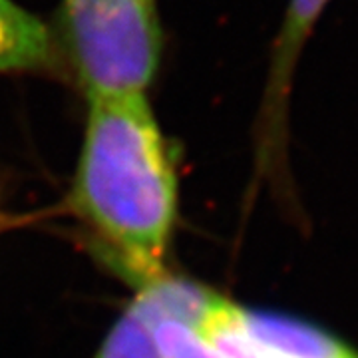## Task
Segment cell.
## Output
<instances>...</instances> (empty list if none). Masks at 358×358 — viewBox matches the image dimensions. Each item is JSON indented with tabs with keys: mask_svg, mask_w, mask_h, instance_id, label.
<instances>
[{
	"mask_svg": "<svg viewBox=\"0 0 358 358\" xmlns=\"http://www.w3.org/2000/svg\"><path fill=\"white\" fill-rule=\"evenodd\" d=\"M86 103L66 207L98 257L138 291L169 275L179 207L173 152L148 92L92 96Z\"/></svg>",
	"mask_w": 358,
	"mask_h": 358,
	"instance_id": "1",
	"label": "cell"
},
{
	"mask_svg": "<svg viewBox=\"0 0 358 358\" xmlns=\"http://www.w3.org/2000/svg\"><path fill=\"white\" fill-rule=\"evenodd\" d=\"M209 293L201 285L173 275L141 287L108 331L94 358H162L155 338L157 320L166 313L203 307Z\"/></svg>",
	"mask_w": 358,
	"mask_h": 358,
	"instance_id": "4",
	"label": "cell"
},
{
	"mask_svg": "<svg viewBox=\"0 0 358 358\" xmlns=\"http://www.w3.org/2000/svg\"><path fill=\"white\" fill-rule=\"evenodd\" d=\"M68 78L54 28L14 0H0V76Z\"/></svg>",
	"mask_w": 358,
	"mask_h": 358,
	"instance_id": "6",
	"label": "cell"
},
{
	"mask_svg": "<svg viewBox=\"0 0 358 358\" xmlns=\"http://www.w3.org/2000/svg\"><path fill=\"white\" fill-rule=\"evenodd\" d=\"M197 329L225 358H358V350L319 327L247 308L213 291Z\"/></svg>",
	"mask_w": 358,
	"mask_h": 358,
	"instance_id": "3",
	"label": "cell"
},
{
	"mask_svg": "<svg viewBox=\"0 0 358 358\" xmlns=\"http://www.w3.org/2000/svg\"><path fill=\"white\" fill-rule=\"evenodd\" d=\"M52 28L84 98L154 84L164 54L157 0H62Z\"/></svg>",
	"mask_w": 358,
	"mask_h": 358,
	"instance_id": "2",
	"label": "cell"
},
{
	"mask_svg": "<svg viewBox=\"0 0 358 358\" xmlns=\"http://www.w3.org/2000/svg\"><path fill=\"white\" fill-rule=\"evenodd\" d=\"M329 2L331 0L287 2L281 28L271 46V64H268L267 86H265L263 108H261V126L265 131L263 138L268 145L281 136L294 70Z\"/></svg>",
	"mask_w": 358,
	"mask_h": 358,
	"instance_id": "5",
	"label": "cell"
},
{
	"mask_svg": "<svg viewBox=\"0 0 358 358\" xmlns=\"http://www.w3.org/2000/svg\"><path fill=\"white\" fill-rule=\"evenodd\" d=\"M211 294V293H209ZM209 301V296H207ZM192 310L166 313L157 320L155 338L162 358H225L203 334L199 333L197 322L205 305Z\"/></svg>",
	"mask_w": 358,
	"mask_h": 358,
	"instance_id": "7",
	"label": "cell"
}]
</instances>
